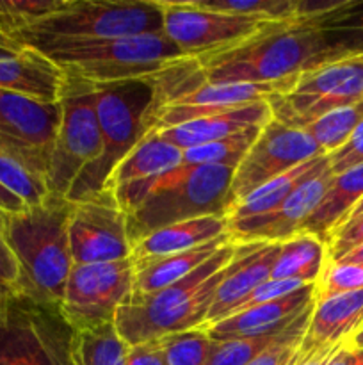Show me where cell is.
Wrapping results in <instances>:
<instances>
[{"instance_id":"836d02e7","label":"cell","mask_w":363,"mask_h":365,"mask_svg":"<svg viewBox=\"0 0 363 365\" xmlns=\"http://www.w3.org/2000/svg\"><path fill=\"white\" fill-rule=\"evenodd\" d=\"M354 291H363V266L349 262H327L315 284V302Z\"/></svg>"},{"instance_id":"5b68a950","label":"cell","mask_w":363,"mask_h":365,"mask_svg":"<svg viewBox=\"0 0 363 365\" xmlns=\"http://www.w3.org/2000/svg\"><path fill=\"white\" fill-rule=\"evenodd\" d=\"M162 32L157 0H66L60 9L11 32L21 46L36 52L68 43Z\"/></svg>"},{"instance_id":"ab89813d","label":"cell","mask_w":363,"mask_h":365,"mask_svg":"<svg viewBox=\"0 0 363 365\" xmlns=\"http://www.w3.org/2000/svg\"><path fill=\"white\" fill-rule=\"evenodd\" d=\"M18 280V264L14 260L13 253L7 248L2 234H0V284L6 285L13 292L14 284Z\"/></svg>"},{"instance_id":"4dcf8cb0","label":"cell","mask_w":363,"mask_h":365,"mask_svg":"<svg viewBox=\"0 0 363 365\" xmlns=\"http://www.w3.org/2000/svg\"><path fill=\"white\" fill-rule=\"evenodd\" d=\"M157 342L166 365H209L219 346L203 328L166 335Z\"/></svg>"},{"instance_id":"7dc6e473","label":"cell","mask_w":363,"mask_h":365,"mask_svg":"<svg viewBox=\"0 0 363 365\" xmlns=\"http://www.w3.org/2000/svg\"><path fill=\"white\" fill-rule=\"evenodd\" d=\"M11 289H7L6 285L0 284V319L4 317V312H6V307H7V302H9L11 298Z\"/></svg>"},{"instance_id":"b9f144b4","label":"cell","mask_w":363,"mask_h":365,"mask_svg":"<svg viewBox=\"0 0 363 365\" xmlns=\"http://www.w3.org/2000/svg\"><path fill=\"white\" fill-rule=\"evenodd\" d=\"M327 365H363V349L349 348L347 344L342 346Z\"/></svg>"},{"instance_id":"c3c4849f","label":"cell","mask_w":363,"mask_h":365,"mask_svg":"<svg viewBox=\"0 0 363 365\" xmlns=\"http://www.w3.org/2000/svg\"><path fill=\"white\" fill-rule=\"evenodd\" d=\"M347 346L349 348H354V349H363V323H362V327L358 328V331L352 335V339L349 341Z\"/></svg>"},{"instance_id":"1f68e13d","label":"cell","mask_w":363,"mask_h":365,"mask_svg":"<svg viewBox=\"0 0 363 365\" xmlns=\"http://www.w3.org/2000/svg\"><path fill=\"white\" fill-rule=\"evenodd\" d=\"M0 184L18 196L27 207L38 205L48 196L45 178L4 153H0Z\"/></svg>"},{"instance_id":"277c9868","label":"cell","mask_w":363,"mask_h":365,"mask_svg":"<svg viewBox=\"0 0 363 365\" xmlns=\"http://www.w3.org/2000/svg\"><path fill=\"white\" fill-rule=\"evenodd\" d=\"M235 253L237 242L230 241L177 284L149 294H132L114 319L120 337L132 348L205 327L214 294L230 273Z\"/></svg>"},{"instance_id":"9a60e30c","label":"cell","mask_w":363,"mask_h":365,"mask_svg":"<svg viewBox=\"0 0 363 365\" xmlns=\"http://www.w3.org/2000/svg\"><path fill=\"white\" fill-rule=\"evenodd\" d=\"M68 239L73 266L116 262L132 257L127 214L109 189L73 202Z\"/></svg>"},{"instance_id":"ffe728a7","label":"cell","mask_w":363,"mask_h":365,"mask_svg":"<svg viewBox=\"0 0 363 365\" xmlns=\"http://www.w3.org/2000/svg\"><path fill=\"white\" fill-rule=\"evenodd\" d=\"M270 118L273 114H270L267 100H258V102L246 103L237 109L224 110V113L199 118V120H192L187 123L177 125V127L155 132L177 148L187 150L192 146L221 141V139H226L238 132L248 130V128H262L263 125L269 123Z\"/></svg>"},{"instance_id":"bcb514c9","label":"cell","mask_w":363,"mask_h":365,"mask_svg":"<svg viewBox=\"0 0 363 365\" xmlns=\"http://www.w3.org/2000/svg\"><path fill=\"white\" fill-rule=\"evenodd\" d=\"M359 217H363V198L359 200L358 203H356V207L354 209L351 210V212L347 214V216L344 217V221H342L340 225H338V227H342V225H347V223H352V221H356V220H359ZM338 227H335V228H338ZM333 228V230H335Z\"/></svg>"},{"instance_id":"9c48e42d","label":"cell","mask_w":363,"mask_h":365,"mask_svg":"<svg viewBox=\"0 0 363 365\" xmlns=\"http://www.w3.org/2000/svg\"><path fill=\"white\" fill-rule=\"evenodd\" d=\"M59 106L60 121L50 152L45 182L48 195L68 198L82 171L102 157L103 143L85 82L64 77Z\"/></svg>"},{"instance_id":"52a82bcc","label":"cell","mask_w":363,"mask_h":365,"mask_svg":"<svg viewBox=\"0 0 363 365\" xmlns=\"http://www.w3.org/2000/svg\"><path fill=\"white\" fill-rule=\"evenodd\" d=\"M41 56L52 61L64 77L88 84H110L152 77L185 57L164 32L68 43L45 50Z\"/></svg>"},{"instance_id":"5bb4252c","label":"cell","mask_w":363,"mask_h":365,"mask_svg":"<svg viewBox=\"0 0 363 365\" xmlns=\"http://www.w3.org/2000/svg\"><path fill=\"white\" fill-rule=\"evenodd\" d=\"M59 121V102H38L0 89V153L13 157L43 178Z\"/></svg>"},{"instance_id":"f35d334b","label":"cell","mask_w":363,"mask_h":365,"mask_svg":"<svg viewBox=\"0 0 363 365\" xmlns=\"http://www.w3.org/2000/svg\"><path fill=\"white\" fill-rule=\"evenodd\" d=\"M127 365H166L159 342H144L128 349Z\"/></svg>"},{"instance_id":"cb8c5ba5","label":"cell","mask_w":363,"mask_h":365,"mask_svg":"<svg viewBox=\"0 0 363 365\" xmlns=\"http://www.w3.org/2000/svg\"><path fill=\"white\" fill-rule=\"evenodd\" d=\"M228 234L226 216H203L153 232L132 246L134 259H152L187 252Z\"/></svg>"},{"instance_id":"ac0fdd59","label":"cell","mask_w":363,"mask_h":365,"mask_svg":"<svg viewBox=\"0 0 363 365\" xmlns=\"http://www.w3.org/2000/svg\"><path fill=\"white\" fill-rule=\"evenodd\" d=\"M280 242H237L230 273L214 294L205 327L226 317L249 292L270 278Z\"/></svg>"},{"instance_id":"30bf717a","label":"cell","mask_w":363,"mask_h":365,"mask_svg":"<svg viewBox=\"0 0 363 365\" xmlns=\"http://www.w3.org/2000/svg\"><path fill=\"white\" fill-rule=\"evenodd\" d=\"M362 102L363 53L305 71L287 89L267 98L273 120L294 128H305L331 110Z\"/></svg>"},{"instance_id":"8992f818","label":"cell","mask_w":363,"mask_h":365,"mask_svg":"<svg viewBox=\"0 0 363 365\" xmlns=\"http://www.w3.org/2000/svg\"><path fill=\"white\" fill-rule=\"evenodd\" d=\"M88 86L98 118L103 153L77 178L68 195L70 202H80L105 191L117 164L148 134V116L155 98L149 77Z\"/></svg>"},{"instance_id":"f546056e","label":"cell","mask_w":363,"mask_h":365,"mask_svg":"<svg viewBox=\"0 0 363 365\" xmlns=\"http://www.w3.org/2000/svg\"><path fill=\"white\" fill-rule=\"evenodd\" d=\"M260 128H248L238 134L230 135L221 141L209 143V145L192 146V148L184 150L182 164L191 168L199 166H228L237 168L242 157L249 150V146L255 143Z\"/></svg>"},{"instance_id":"7c38bea8","label":"cell","mask_w":363,"mask_h":365,"mask_svg":"<svg viewBox=\"0 0 363 365\" xmlns=\"http://www.w3.org/2000/svg\"><path fill=\"white\" fill-rule=\"evenodd\" d=\"M157 6L162 13L164 36L185 57H198L244 41L269 21L210 9L201 0H157Z\"/></svg>"},{"instance_id":"60d3db41","label":"cell","mask_w":363,"mask_h":365,"mask_svg":"<svg viewBox=\"0 0 363 365\" xmlns=\"http://www.w3.org/2000/svg\"><path fill=\"white\" fill-rule=\"evenodd\" d=\"M340 348L342 346H337V348L320 349V351H313V353L298 351V355H295V359L292 360L290 365H327V362L331 360V356H333Z\"/></svg>"},{"instance_id":"f6af8a7d","label":"cell","mask_w":363,"mask_h":365,"mask_svg":"<svg viewBox=\"0 0 363 365\" xmlns=\"http://www.w3.org/2000/svg\"><path fill=\"white\" fill-rule=\"evenodd\" d=\"M338 262H349V264H358V266H363V245L356 246V248L351 250L347 255L342 257Z\"/></svg>"},{"instance_id":"d6986e66","label":"cell","mask_w":363,"mask_h":365,"mask_svg":"<svg viewBox=\"0 0 363 365\" xmlns=\"http://www.w3.org/2000/svg\"><path fill=\"white\" fill-rule=\"evenodd\" d=\"M363 323V291L345 292L315 302L299 351L313 353L320 349L349 344Z\"/></svg>"},{"instance_id":"d6a6232c","label":"cell","mask_w":363,"mask_h":365,"mask_svg":"<svg viewBox=\"0 0 363 365\" xmlns=\"http://www.w3.org/2000/svg\"><path fill=\"white\" fill-rule=\"evenodd\" d=\"M206 7L216 11H226L244 16L262 18L269 21L288 20L301 11L302 0H219V2H206Z\"/></svg>"},{"instance_id":"44dd1931","label":"cell","mask_w":363,"mask_h":365,"mask_svg":"<svg viewBox=\"0 0 363 365\" xmlns=\"http://www.w3.org/2000/svg\"><path fill=\"white\" fill-rule=\"evenodd\" d=\"M64 73L39 52L23 48L0 56V89L38 102H59Z\"/></svg>"},{"instance_id":"3957f363","label":"cell","mask_w":363,"mask_h":365,"mask_svg":"<svg viewBox=\"0 0 363 365\" xmlns=\"http://www.w3.org/2000/svg\"><path fill=\"white\" fill-rule=\"evenodd\" d=\"M235 168L178 164L142 185L112 192L127 214L130 245L153 232L203 216H226Z\"/></svg>"},{"instance_id":"8fae6325","label":"cell","mask_w":363,"mask_h":365,"mask_svg":"<svg viewBox=\"0 0 363 365\" xmlns=\"http://www.w3.org/2000/svg\"><path fill=\"white\" fill-rule=\"evenodd\" d=\"M134 294V259L73 266L60 312L75 331L114 324L117 309Z\"/></svg>"},{"instance_id":"2e32d148","label":"cell","mask_w":363,"mask_h":365,"mask_svg":"<svg viewBox=\"0 0 363 365\" xmlns=\"http://www.w3.org/2000/svg\"><path fill=\"white\" fill-rule=\"evenodd\" d=\"M335 173L327 155L312 175L305 178L276 210L262 217L228 223V234L235 242H283L299 234L302 223L319 207L330 189Z\"/></svg>"},{"instance_id":"7a4b0ae2","label":"cell","mask_w":363,"mask_h":365,"mask_svg":"<svg viewBox=\"0 0 363 365\" xmlns=\"http://www.w3.org/2000/svg\"><path fill=\"white\" fill-rule=\"evenodd\" d=\"M73 202L48 195L21 212L0 210V234L18 264L13 294L43 305H63L73 259L68 239Z\"/></svg>"},{"instance_id":"ee69618b","label":"cell","mask_w":363,"mask_h":365,"mask_svg":"<svg viewBox=\"0 0 363 365\" xmlns=\"http://www.w3.org/2000/svg\"><path fill=\"white\" fill-rule=\"evenodd\" d=\"M21 50L23 48H21L9 34L0 31V56H2V53H18L21 52Z\"/></svg>"},{"instance_id":"603a6c76","label":"cell","mask_w":363,"mask_h":365,"mask_svg":"<svg viewBox=\"0 0 363 365\" xmlns=\"http://www.w3.org/2000/svg\"><path fill=\"white\" fill-rule=\"evenodd\" d=\"M231 241L230 234L199 245L187 252L152 259H134V294H149L177 284L182 278L198 269L203 262L216 255L224 245Z\"/></svg>"},{"instance_id":"ba28073f","label":"cell","mask_w":363,"mask_h":365,"mask_svg":"<svg viewBox=\"0 0 363 365\" xmlns=\"http://www.w3.org/2000/svg\"><path fill=\"white\" fill-rule=\"evenodd\" d=\"M75 337L59 307L11 294L0 319V365H75Z\"/></svg>"},{"instance_id":"7bdbcfd3","label":"cell","mask_w":363,"mask_h":365,"mask_svg":"<svg viewBox=\"0 0 363 365\" xmlns=\"http://www.w3.org/2000/svg\"><path fill=\"white\" fill-rule=\"evenodd\" d=\"M23 209H27V205L0 184V210H4V212H21Z\"/></svg>"},{"instance_id":"8d00e7d4","label":"cell","mask_w":363,"mask_h":365,"mask_svg":"<svg viewBox=\"0 0 363 365\" xmlns=\"http://www.w3.org/2000/svg\"><path fill=\"white\" fill-rule=\"evenodd\" d=\"M363 245V217L335 228L326 239L327 262H338L356 246Z\"/></svg>"},{"instance_id":"7402d4cb","label":"cell","mask_w":363,"mask_h":365,"mask_svg":"<svg viewBox=\"0 0 363 365\" xmlns=\"http://www.w3.org/2000/svg\"><path fill=\"white\" fill-rule=\"evenodd\" d=\"M182 157L184 150L167 143L155 130H149L117 164L109 177L105 189L116 192L146 184L182 164Z\"/></svg>"},{"instance_id":"e0dca14e","label":"cell","mask_w":363,"mask_h":365,"mask_svg":"<svg viewBox=\"0 0 363 365\" xmlns=\"http://www.w3.org/2000/svg\"><path fill=\"white\" fill-rule=\"evenodd\" d=\"M313 303H315V284H310L276 302L263 303L226 316L203 330L217 342L274 335L294 323Z\"/></svg>"},{"instance_id":"4316f807","label":"cell","mask_w":363,"mask_h":365,"mask_svg":"<svg viewBox=\"0 0 363 365\" xmlns=\"http://www.w3.org/2000/svg\"><path fill=\"white\" fill-rule=\"evenodd\" d=\"M324 157L326 155H320L317 157V159H312L308 160V163L301 164V166L294 168V170L287 171L285 175L267 182L262 187H258L256 191H253L251 195L246 196L244 200L235 203L230 209V212L226 214L228 223L253 220V217H262L270 214L273 210H276L278 207L283 203V200L287 198V196L290 195L306 177H308V175H312L313 171L320 166Z\"/></svg>"},{"instance_id":"484cf974","label":"cell","mask_w":363,"mask_h":365,"mask_svg":"<svg viewBox=\"0 0 363 365\" xmlns=\"http://www.w3.org/2000/svg\"><path fill=\"white\" fill-rule=\"evenodd\" d=\"M326 264V242L312 234H298L280 242L270 278L273 280H295L301 284H317Z\"/></svg>"},{"instance_id":"74e56055","label":"cell","mask_w":363,"mask_h":365,"mask_svg":"<svg viewBox=\"0 0 363 365\" xmlns=\"http://www.w3.org/2000/svg\"><path fill=\"white\" fill-rule=\"evenodd\" d=\"M327 160H330V170L335 175L363 164V121L356 127V130L342 148L327 155Z\"/></svg>"},{"instance_id":"6da1fadb","label":"cell","mask_w":363,"mask_h":365,"mask_svg":"<svg viewBox=\"0 0 363 365\" xmlns=\"http://www.w3.org/2000/svg\"><path fill=\"white\" fill-rule=\"evenodd\" d=\"M362 53L363 27L356 0H302L295 16L265 21L244 41L191 59L203 81L212 84L288 88L305 71Z\"/></svg>"},{"instance_id":"f1b7e54d","label":"cell","mask_w":363,"mask_h":365,"mask_svg":"<svg viewBox=\"0 0 363 365\" xmlns=\"http://www.w3.org/2000/svg\"><path fill=\"white\" fill-rule=\"evenodd\" d=\"M362 121L363 102L331 110V113L317 118L301 130H305L322 148V152L330 155L347 143V139L351 138L352 132Z\"/></svg>"},{"instance_id":"83f0119b","label":"cell","mask_w":363,"mask_h":365,"mask_svg":"<svg viewBox=\"0 0 363 365\" xmlns=\"http://www.w3.org/2000/svg\"><path fill=\"white\" fill-rule=\"evenodd\" d=\"M128 349L114 324L77 331L75 365H127Z\"/></svg>"},{"instance_id":"d4e9b609","label":"cell","mask_w":363,"mask_h":365,"mask_svg":"<svg viewBox=\"0 0 363 365\" xmlns=\"http://www.w3.org/2000/svg\"><path fill=\"white\" fill-rule=\"evenodd\" d=\"M363 198V164L335 175L330 189L320 200L319 207L310 214L302 223L299 234H312L326 242L327 235L335 227L344 221V217Z\"/></svg>"},{"instance_id":"d590c367","label":"cell","mask_w":363,"mask_h":365,"mask_svg":"<svg viewBox=\"0 0 363 365\" xmlns=\"http://www.w3.org/2000/svg\"><path fill=\"white\" fill-rule=\"evenodd\" d=\"M285 330H287V328H285ZM283 331L274 335H262V337H249L237 339V341L219 342V346H217L216 353H214L212 359H210L209 365H248L249 362H253L260 353H263L269 346H273L274 342L281 337Z\"/></svg>"},{"instance_id":"4fadbf2b","label":"cell","mask_w":363,"mask_h":365,"mask_svg":"<svg viewBox=\"0 0 363 365\" xmlns=\"http://www.w3.org/2000/svg\"><path fill=\"white\" fill-rule=\"evenodd\" d=\"M320 155L326 153L305 130L288 127L270 118L269 123L260 128L255 143L235 168L230 191L231 207L267 182Z\"/></svg>"},{"instance_id":"e575fe53","label":"cell","mask_w":363,"mask_h":365,"mask_svg":"<svg viewBox=\"0 0 363 365\" xmlns=\"http://www.w3.org/2000/svg\"><path fill=\"white\" fill-rule=\"evenodd\" d=\"M313 305L306 312H302L294 323L288 324L281 337L248 365H290L299 351V344H301L302 335H305L306 327L310 323Z\"/></svg>"}]
</instances>
